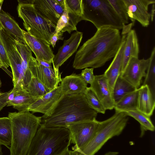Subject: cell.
<instances>
[{
    "instance_id": "cell-8",
    "label": "cell",
    "mask_w": 155,
    "mask_h": 155,
    "mask_svg": "<svg viewBox=\"0 0 155 155\" xmlns=\"http://www.w3.org/2000/svg\"><path fill=\"white\" fill-rule=\"evenodd\" d=\"M1 37L10 63L12 74L13 90L24 89V75L21 58L15 44V38L3 28L1 29Z\"/></svg>"
},
{
    "instance_id": "cell-28",
    "label": "cell",
    "mask_w": 155,
    "mask_h": 155,
    "mask_svg": "<svg viewBox=\"0 0 155 155\" xmlns=\"http://www.w3.org/2000/svg\"><path fill=\"white\" fill-rule=\"evenodd\" d=\"M149 64L146 72L143 85L149 87L153 96L155 97V47L153 48L149 58Z\"/></svg>"
},
{
    "instance_id": "cell-18",
    "label": "cell",
    "mask_w": 155,
    "mask_h": 155,
    "mask_svg": "<svg viewBox=\"0 0 155 155\" xmlns=\"http://www.w3.org/2000/svg\"><path fill=\"white\" fill-rule=\"evenodd\" d=\"M126 35V34L123 35L121 43L118 51L110 64L104 74L107 80L112 95L115 82L121 73Z\"/></svg>"
},
{
    "instance_id": "cell-26",
    "label": "cell",
    "mask_w": 155,
    "mask_h": 155,
    "mask_svg": "<svg viewBox=\"0 0 155 155\" xmlns=\"http://www.w3.org/2000/svg\"><path fill=\"white\" fill-rule=\"evenodd\" d=\"M136 89H137L120 74L115 82L113 91V97L115 103L125 95Z\"/></svg>"
},
{
    "instance_id": "cell-23",
    "label": "cell",
    "mask_w": 155,
    "mask_h": 155,
    "mask_svg": "<svg viewBox=\"0 0 155 155\" xmlns=\"http://www.w3.org/2000/svg\"><path fill=\"white\" fill-rule=\"evenodd\" d=\"M13 90L15 91L14 99L12 101L8 103L7 106H12L18 112L28 110L29 106L41 97L32 96L24 89Z\"/></svg>"
},
{
    "instance_id": "cell-41",
    "label": "cell",
    "mask_w": 155,
    "mask_h": 155,
    "mask_svg": "<svg viewBox=\"0 0 155 155\" xmlns=\"http://www.w3.org/2000/svg\"><path fill=\"white\" fill-rule=\"evenodd\" d=\"M119 153L117 152L109 151L106 153L104 155H117Z\"/></svg>"
},
{
    "instance_id": "cell-40",
    "label": "cell",
    "mask_w": 155,
    "mask_h": 155,
    "mask_svg": "<svg viewBox=\"0 0 155 155\" xmlns=\"http://www.w3.org/2000/svg\"><path fill=\"white\" fill-rule=\"evenodd\" d=\"M155 12V5L154 4H153L152 6V10L151 11V21H153V18Z\"/></svg>"
},
{
    "instance_id": "cell-25",
    "label": "cell",
    "mask_w": 155,
    "mask_h": 155,
    "mask_svg": "<svg viewBox=\"0 0 155 155\" xmlns=\"http://www.w3.org/2000/svg\"><path fill=\"white\" fill-rule=\"evenodd\" d=\"M138 92V89L122 97L115 103V112H126L137 110Z\"/></svg>"
},
{
    "instance_id": "cell-4",
    "label": "cell",
    "mask_w": 155,
    "mask_h": 155,
    "mask_svg": "<svg viewBox=\"0 0 155 155\" xmlns=\"http://www.w3.org/2000/svg\"><path fill=\"white\" fill-rule=\"evenodd\" d=\"M71 143L67 128L48 127L41 124L27 155H59Z\"/></svg>"
},
{
    "instance_id": "cell-1",
    "label": "cell",
    "mask_w": 155,
    "mask_h": 155,
    "mask_svg": "<svg viewBox=\"0 0 155 155\" xmlns=\"http://www.w3.org/2000/svg\"><path fill=\"white\" fill-rule=\"evenodd\" d=\"M119 30L109 27L97 29L95 33L77 51L73 64L76 69L97 68L114 58L121 41Z\"/></svg>"
},
{
    "instance_id": "cell-5",
    "label": "cell",
    "mask_w": 155,
    "mask_h": 155,
    "mask_svg": "<svg viewBox=\"0 0 155 155\" xmlns=\"http://www.w3.org/2000/svg\"><path fill=\"white\" fill-rule=\"evenodd\" d=\"M129 116L125 112H116L108 119L98 121L96 130L89 142L76 155H94L109 140L120 135L125 127Z\"/></svg>"
},
{
    "instance_id": "cell-32",
    "label": "cell",
    "mask_w": 155,
    "mask_h": 155,
    "mask_svg": "<svg viewBox=\"0 0 155 155\" xmlns=\"http://www.w3.org/2000/svg\"><path fill=\"white\" fill-rule=\"evenodd\" d=\"M124 25L129 23V18L123 0H108Z\"/></svg>"
},
{
    "instance_id": "cell-6",
    "label": "cell",
    "mask_w": 155,
    "mask_h": 155,
    "mask_svg": "<svg viewBox=\"0 0 155 155\" xmlns=\"http://www.w3.org/2000/svg\"><path fill=\"white\" fill-rule=\"evenodd\" d=\"M81 20L89 21L97 29L109 27L118 30L124 25L108 0H82Z\"/></svg>"
},
{
    "instance_id": "cell-17",
    "label": "cell",
    "mask_w": 155,
    "mask_h": 155,
    "mask_svg": "<svg viewBox=\"0 0 155 155\" xmlns=\"http://www.w3.org/2000/svg\"><path fill=\"white\" fill-rule=\"evenodd\" d=\"M90 87L97 96L106 110L114 109L115 103L110 91L107 80L104 74L95 75Z\"/></svg>"
},
{
    "instance_id": "cell-21",
    "label": "cell",
    "mask_w": 155,
    "mask_h": 155,
    "mask_svg": "<svg viewBox=\"0 0 155 155\" xmlns=\"http://www.w3.org/2000/svg\"><path fill=\"white\" fill-rule=\"evenodd\" d=\"M139 48L135 31L131 29L127 34L124 48L121 74L132 57L138 58Z\"/></svg>"
},
{
    "instance_id": "cell-9",
    "label": "cell",
    "mask_w": 155,
    "mask_h": 155,
    "mask_svg": "<svg viewBox=\"0 0 155 155\" xmlns=\"http://www.w3.org/2000/svg\"><path fill=\"white\" fill-rule=\"evenodd\" d=\"M98 121H83L68 124L66 128L69 130L71 143L74 144L72 150L77 152L89 142L97 129Z\"/></svg>"
},
{
    "instance_id": "cell-29",
    "label": "cell",
    "mask_w": 155,
    "mask_h": 155,
    "mask_svg": "<svg viewBox=\"0 0 155 155\" xmlns=\"http://www.w3.org/2000/svg\"><path fill=\"white\" fill-rule=\"evenodd\" d=\"M129 116L131 117L140 124L141 128V136L144 135L147 130L154 131L155 127L152 123L150 117L140 112L137 110L126 112Z\"/></svg>"
},
{
    "instance_id": "cell-33",
    "label": "cell",
    "mask_w": 155,
    "mask_h": 155,
    "mask_svg": "<svg viewBox=\"0 0 155 155\" xmlns=\"http://www.w3.org/2000/svg\"><path fill=\"white\" fill-rule=\"evenodd\" d=\"M67 8L75 15L81 17L82 15V0H64Z\"/></svg>"
},
{
    "instance_id": "cell-15",
    "label": "cell",
    "mask_w": 155,
    "mask_h": 155,
    "mask_svg": "<svg viewBox=\"0 0 155 155\" xmlns=\"http://www.w3.org/2000/svg\"><path fill=\"white\" fill-rule=\"evenodd\" d=\"M64 95L60 85L37 99L29 106L28 110L33 113H40L45 116H50Z\"/></svg>"
},
{
    "instance_id": "cell-27",
    "label": "cell",
    "mask_w": 155,
    "mask_h": 155,
    "mask_svg": "<svg viewBox=\"0 0 155 155\" xmlns=\"http://www.w3.org/2000/svg\"><path fill=\"white\" fill-rule=\"evenodd\" d=\"M12 139L11 120L8 117H0V145L9 148Z\"/></svg>"
},
{
    "instance_id": "cell-3",
    "label": "cell",
    "mask_w": 155,
    "mask_h": 155,
    "mask_svg": "<svg viewBox=\"0 0 155 155\" xmlns=\"http://www.w3.org/2000/svg\"><path fill=\"white\" fill-rule=\"evenodd\" d=\"M12 125L10 155H27L32 141L41 123V117H37L28 110L9 112Z\"/></svg>"
},
{
    "instance_id": "cell-34",
    "label": "cell",
    "mask_w": 155,
    "mask_h": 155,
    "mask_svg": "<svg viewBox=\"0 0 155 155\" xmlns=\"http://www.w3.org/2000/svg\"><path fill=\"white\" fill-rule=\"evenodd\" d=\"M0 30V60L6 68L10 66L8 58L3 44Z\"/></svg>"
},
{
    "instance_id": "cell-46",
    "label": "cell",
    "mask_w": 155,
    "mask_h": 155,
    "mask_svg": "<svg viewBox=\"0 0 155 155\" xmlns=\"http://www.w3.org/2000/svg\"><path fill=\"white\" fill-rule=\"evenodd\" d=\"M2 82H1V80L0 79V87H1V85H2Z\"/></svg>"
},
{
    "instance_id": "cell-38",
    "label": "cell",
    "mask_w": 155,
    "mask_h": 155,
    "mask_svg": "<svg viewBox=\"0 0 155 155\" xmlns=\"http://www.w3.org/2000/svg\"><path fill=\"white\" fill-rule=\"evenodd\" d=\"M76 152L74 150H70L68 148L59 155H75Z\"/></svg>"
},
{
    "instance_id": "cell-19",
    "label": "cell",
    "mask_w": 155,
    "mask_h": 155,
    "mask_svg": "<svg viewBox=\"0 0 155 155\" xmlns=\"http://www.w3.org/2000/svg\"><path fill=\"white\" fill-rule=\"evenodd\" d=\"M61 86L64 95H73L83 94L87 84L81 75L73 74L61 79Z\"/></svg>"
},
{
    "instance_id": "cell-11",
    "label": "cell",
    "mask_w": 155,
    "mask_h": 155,
    "mask_svg": "<svg viewBox=\"0 0 155 155\" xmlns=\"http://www.w3.org/2000/svg\"><path fill=\"white\" fill-rule=\"evenodd\" d=\"M126 8L129 17L134 24L136 20L143 27L150 24V13L149 12V6L154 4L155 0H123Z\"/></svg>"
},
{
    "instance_id": "cell-45",
    "label": "cell",
    "mask_w": 155,
    "mask_h": 155,
    "mask_svg": "<svg viewBox=\"0 0 155 155\" xmlns=\"http://www.w3.org/2000/svg\"><path fill=\"white\" fill-rule=\"evenodd\" d=\"M2 28V27L0 22V30Z\"/></svg>"
},
{
    "instance_id": "cell-2",
    "label": "cell",
    "mask_w": 155,
    "mask_h": 155,
    "mask_svg": "<svg viewBox=\"0 0 155 155\" xmlns=\"http://www.w3.org/2000/svg\"><path fill=\"white\" fill-rule=\"evenodd\" d=\"M97 113L89 106L83 94L64 95L50 116L41 117V124L66 128L70 123L96 119Z\"/></svg>"
},
{
    "instance_id": "cell-42",
    "label": "cell",
    "mask_w": 155,
    "mask_h": 155,
    "mask_svg": "<svg viewBox=\"0 0 155 155\" xmlns=\"http://www.w3.org/2000/svg\"><path fill=\"white\" fill-rule=\"evenodd\" d=\"M0 68H2L4 70L6 73H8L9 72V71L7 68H6L4 67L2 62L0 60Z\"/></svg>"
},
{
    "instance_id": "cell-12",
    "label": "cell",
    "mask_w": 155,
    "mask_h": 155,
    "mask_svg": "<svg viewBox=\"0 0 155 155\" xmlns=\"http://www.w3.org/2000/svg\"><path fill=\"white\" fill-rule=\"evenodd\" d=\"M149 62V58L140 59L132 57L120 75L136 89H138L140 86L143 78L146 76Z\"/></svg>"
},
{
    "instance_id": "cell-39",
    "label": "cell",
    "mask_w": 155,
    "mask_h": 155,
    "mask_svg": "<svg viewBox=\"0 0 155 155\" xmlns=\"http://www.w3.org/2000/svg\"><path fill=\"white\" fill-rule=\"evenodd\" d=\"M37 61L39 64L44 67L48 68H51L52 67L51 65V63L42 61Z\"/></svg>"
},
{
    "instance_id": "cell-35",
    "label": "cell",
    "mask_w": 155,
    "mask_h": 155,
    "mask_svg": "<svg viewBox=\"0 0 155 155\" xmlns=\"http://www.w3.org/2000/svg\"><path fill=\"white\" fill-rule=\"evenodd\" d=\"M94 69L92 68H86L82 71L81 75L87 84H91L94 80L95 75L93 73Z\"/></svg>"
},
{
    "instance_id": "cell-14",
    "label": "cell",
    "mask_w": 155,
    "mask_h": 155,
    "mask_svg": "<svg viewBox=\"0 0 155 155\" xmlns=\"http://www.w3.org/2000/svg\"><path fill=\"white\" fill-rule=\"evenodd\" d=\"M83 35L82 32L76 31L71 34L69 38L64 41L52 61L53 68L56 72H59V67L76 51L81 41Z\"/></svg>"
},
{
    "instance_id": "cell-20",
    "label": "cell",
    "mask_w": 155,
    "mask_h": 155,
    "mask_svg": "<svg viewBox=\"0 0 155 155\" xmlns=\"http://www.w3.org/2000/svg\"><path fill=\"white\" fill-rule=\"evenodd\" d=\"M137 110L150 117L155 107V98L148 86L143 85L138 88Z\"/></svg>"
},
{
    "instance_id": "cell-7",
    "label": "cell",
    "mask_w": 155,
    "mask_h": 155,
    "mask_svg": "<svg viewBox=\"0 0 155 155\" xmlns=\"http://www.w3.org/2000/svg\"><path fill=\"white\" fill-rule=\"evenodd\" d=\"M18 17L23 21V25L29 34L43 39L50 44V40L56 27L35 9L31 0H18Z\"/></svg>"
},
{
    "instance_id": "cell-16",
    "label": "cell",
    "mask_w": 155,
    "mask_h": 155,
    "mask_svg": "<svg viewBox=\"0 0 155 155\" xmlns=\"http://www.w3.org/2000/svg\"><path fill=\"white\" fill-rule=\"evenodd\" d=\"M24 40L36 57L37 61L52 63L54 57L50 45L45 41L35 37L23 30Z\"/></svg>"
},
{
    "instance_id": "cell-24",
    "label": "cell",
    "mask_w": 155,
    "mask_h": 155,
    "mask_svg": "<svg viewBox=\"0 0 155 155\" xmlns=\"http://www.w3.org/2000/svg\"><path fill=\"white\" fill-rule=\"evenodd\" d=\"M0 22L2 28L8 34L16 38L24 40L23 30L8 13L2 9Z\"/></svg>"
},
{
    "instance_id": "cell-13",
    "label": "cell",
    "mask_w": 155,
    "mask_h": 155,
    "mask_svg": "<svg viewBox=\"0 0 155 155\" xmlns=\"http://www.w3.org/2000/svg\"><path fill=\"white\" fill-rule=\"evenodd\" d=\"M31 2L41 15L56 26L64 10V0H33Z\"/></svg>"
},
{
    "instance_id": "cell-44",
    "label": "cell",
    "mask_w": 155,
    "mask_h": 155,
    "mask_svg": "<svg viewBox=\"0 0 155 155\" xmlns=\"http://www.w3.org/2000/svg\"><path fill=\"white\" fill-rule=\"evenodd\" d=\"M3 153L2 151V147L1 145H0V155H2Z\"/></svg>"
},
{
    "instance_id": "cell-10",
    "label": "cell",
    "mask_w": 155,
    "mask_h": 155,
    "mask_svg": "<svg viewBox=\"0 0 155 155\" xmlns=\"http://www.w3.org/2000/svg\"><path fill=\"white\" fill-rule=\"evenodd\" d=\"M28 66L32 76L36 78L50 91L58 86L61 82V74L52 68H48L38 64L32 55L29 58Z\"/></svg>"
},
{
    "instance_id": "cell-43",
    "label": "cell",
    "mask_w": 155,
    "mask_h": 155,
    "mask_svg": "<svg viewBox=\"0 0 155 155\" xmlns=\"http://www.w3.org/2000/svg\"><path fill=\"white\" fill-rule=\"evenodd\" d=\"M4 1L3 0H0V11L1 10L2 6Z\"/></svg>"
},
{
    "instance_id": "cell-22",
    "label": "cell",
    "mask_w": 155,
    "mask_h": 155,
    "mask_svg": "<svg viewBox=\"0 0 155 155\" xmlns=\"http://www.w3.org/2000/svg\"><path fill=\"white\" fill-rule=\"evenodd\" d=\"M81 20V17L70 11L64 3V11L58 21L54 34L60 31L63 33L67 31L70 34L77 30V25Z\"/></svg>"
},
{
    "instance_id": "cell-31",
    "label": "cell",
    "mask_w": 155,
    "mask_h": 155,
    "mask_svg": "<svg viewBox=\"0 0 155 155\" xmlns=\"http://www.w3.org/2000/svg\"><path fill=\"white\" fill-rule=\"evenodd\" d=\"M32 96L40 97L50 91L36 78L32 76L26 89Z\"/></svg>"
},
{
    "instance_id": "cell-30",
    "label": "cell",
    "mask_w": 155,
    "mask_h": 155,
    "mask_svg": "<svg viewBox=\"0 0 155 155\" xmlns=\"http://www.w3.org/2000/svg\"><path fill=\"white\" fill-rule=\"evenodd\" d=\"M89 106L97 113L104 114L106 110L94 92L87 87L83 93Z\"/></svg>"
},
{
    "instance_id": "cell-37",
    "label": "cell",
    "mask_w": 155,
    "mask_h": 155,
    "mask_svg": "<svg viewBox=\"0 0 155 155\" xmlns=\"http://www.w3.org/2000/svg\"><path fill=\"white\" fill-rule=\"evenodd\" d=\"M8 94V91L2 92L0 91V111L7 105V96Z\"/></svg>"
},
{
    "instance_id": "cell-36",
    "label": "cell",
    "mask_w": 155,
    "mask_h": 155,
    "mask_svg": "<svg viewBox=\"0 0 155 155\" xmlns=\"http://www.w3.org/2000/svg\"><path fill=\"white\" fill-rule=\"evenodd\" d=\"M64 33L60 31L58 33L54 34L51 36L50 40V43L54 48L55 46L56 42L59 40H63L64 37L63 35Z\"/></svg>"
}]
</instances>
